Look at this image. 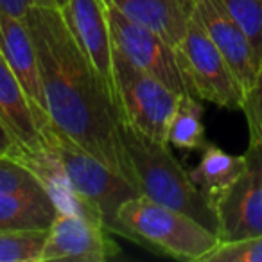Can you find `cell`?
I'll list each match as a JSON object with an SVG mask.
<instances>
[{
    "instance_id": "obj_4",
    "label": "cell",
    "mask_w": 262,
    "mask_h": 262,
    "mask_svg": "<svg viewBox=\"0 0 262 262\" xmlns=\"http://www.w3.org/2000/svg\"><path fill=\"white\" fill-rule=\"evenodd\" d=\"M119 221L133 243L157 248L158 253L182 260H203L221 243L217 233L196 219L155 203L142 194L120 205Z\"/></svg>"
},
{
    "instance_id": "obj_18",
    "label": "cell",
    "mask_w": 262,
    "mask_h": 262,
    "mask_svg": "<svg viewBox=\"0 0 262 262\" xmlns=\"http://www.w3.org/2000/svg\"><path fill=\"white\" fill-rule=\"evenodd\" d=\"M49 230H0V262H41Z\"/></svg>"
},
{
    "instance_id": "obj_21",
    "label": "cell",
    "mask_w": 262,
    "mask_h": 262,
    "mask_svg": "<svg viewBox=\"0 0 262 262\" xmlns=\"http://www.w3.org/2000/svg\"><path fill=\"white\" fill-rule=\"evenodd\" d=\"M43 185L41 180L15 157H0V194Z\"/></svg>"
},
{
    "instance_id": "obj_24",
    "label": "cell",
    "mask_w": 262,
    "mask_h": 262,
    "mask_svg": "<svg viewBox=\"0 0 262 262\" xmlns=\"http://www.w3.org/2000/svg\"><path fill=\"white\" fill-rule=\"evenodd\" d=\"M15 139L9 133V129L6 127V124L0 120V157H9L15 149Z\"/></svg>"
},
{
    "instance_id": "obj_3",
    "label": "cell",
    "mask_w": 262,
    "mask_h": 262,
    "mask_svg": "<svg viewBox=\"0 0 262 262\" xmlns=\"http://www.w3.org/2000/svg\"><path fill=\"white\" fill-rule=\"evenodd\" d=\"M120 139L129 157L137 189L142 196L196 219L219 235L214 203L192 182L190 172L172 157L169 144L144 135L124 120L120 124Z\"/></svg>"
},
{
    "instance_id": "obj_22",
    "label": "cell",
    "mask_w": 262,
    "mask_h": 262,
    "mask_svg": "<svg viewBox=\"0 0 262 262\" xmlns=\"http://www.w3.org/2000/svg\"><path fill=\"white\" fill-rule=\"evenodd\" d=\"M243 112L246 115L250 142H262V61L253 86L244 94Z\"/></svg>"
},
{
    "instance_id": "obj_12",
    "label": "cell",
    "mask_w": 262,
    "mask_h": 262,
    "mask_svg": "<svg viewBox=\"0 0 262 262\" xmlns=\"http://www.w3.org/2000/svg\"><path fill=\"white\" fill-rule=\"evenodd\" d=\"M59 11L79 49L88 56L92 65L115 95L112 59L113 43L108 15H106V2L104 0H69Z\"/></svg>"
},
{
    "instance_id": "obj_14",
    "label": "cell",
    "mask_w": 262,
    "mask_h": 262,
    "mask_svg": "<svg viewBox=\"0 0 262 262\" xmlns=\"http://www.w3.org/2000/svg\"><path fill=\"white\" fill-rule=\"evenodd\" d=\"M59 207L45 185L0 194V230H49Z\"/></svg>"
},
{
    "instance_id": "obj_19",
    "label": "cell",
    "mask_w": 262,
    "mask_h": 262,
    "mask_svg": "<svg viewBox=\"0 0 262 262\" xmlns=\"http://www.w3.org/2000/svg\"><path fill=\"white\" fill-rule=\"evenodd\" d=\"M225 8L232 18L241 26V29L250 38L251 47L258 59L262 61V0H223Z\"/></svg>"
},
{
    "instance_id": "obj_15",
    "label": "cell",
    "mask_w": 262,
    "mask_h": 262,
    "mask_svg": "<svg viewBox=\"0 0 262 262\" xmlns=\"http://www.w3.org/2000/svg\"><path fill=\"white\" fill-rule=\"evenodd\" d=\"M0 120L6 124L15 139V147L20 149L40 147L41 135L31 112L27 95L2 52H0Z\"/></svg>"
},
{
    "instance_id": "obj_5",
    "label": "cell",
    "mask_w": 262,
    "mask_h": 262,
    "mask_svg": "<svg viewBox=\"0 0 262 262\" xmlns=\"http://www.w3.org/2000/svg\"><path fill=\"white\" fill-rule=\"evenodd\" d=\"M115 97L122 120L144 135L167 144V127L180 95L139 69L115 47L112 51Z\"/></svg>"
},
{
    "instance_id": "obj_11",
    "label": "cell",
    "mask_w": 262,
    "mask_h": 262,
    "mask_svg": "<svg viewBox=\"0 0 262 262\" xmlns=\"http://www.w3.org/2000/svg\"><path fill=\"white\" fill-rule=\"evenodd\" d=\"M0 52L11 67L18 83L22 84L36 126L40 129L41 124L49 122L51 119L47 113V101L41 84L36 49L27 29L26 18L0 13Z\"/></svg>"
},
{
    "instance_id": "obj_6",
    "label": "cell",
    "mask_w": 262,
    "mask_h": 262,
    "mask_svg": "<svg viewBox=\"0 0 262 262\" xmlns=\"http://www.w3.org/2000/svg\"><path fill=\"white\" fill-rule=\"evenodd\" d=\"M174 51L189 94L219 108L243 110V86L196 16Z\"/></svg>"
},
{
    "instance_id": "obj_7",
    "label": "cell",
    "mask_w": 262,
    "mask_h": 262,
    "mask_svg": "<svg viewBox=\"0 0 262 262\" xmlns=\"http://www.w3.org/2000/svg\"><path fill=\"white\" fill-rule=\"evenodd\" d=\"M106 15L112 43L120 54L126 56L139 69L157 77L178 95L187 94L185 81L176 59V51L160 34L129 20L110 2H106Z\"/></svg>"
},
{
    "instance_id": "obj_25",
    "label": "cell",
    "mask_w": 262,
    "mask_h": 262,
    "mask_svg": "<svg viewBox=\"0 0 262 262\" xmlns=\"http://www.w3.org/2000/svg\"><path fill=\"white\" fill-rule=\"evenodd\" d=\"M67 2H69V0H54V6H56V8H59V9H61L63 6L67 4Z\"/></svg>"
},
{
    "instance_id": "obj_8",
    "label": "cell",
    "mask_w": 262,
    "mask_h": 262,
    "mask_svg": "<svg viewBox=\"0 0 262 262\" xmlns=\"http://www.w3.org/2000/svg\"><path fill=\"white\" fill-rule=\"evenodd\" d=\"M246 169L215 201L221 243L262 235V142H250Z\"/></svg>"
},
{
    "instance_id": "obj_16",
    "label": "cell",
    "mask_w": 262,
    "mask_h": 262,
    "mask_svg": "<svg viewBox=\"0 0 262 262\" xmlns=\"http://www.w3.org/2000/svg\"><path fill=\"white\" fill-rule=\"evenodd\" d=\"M246 169L244 155H230L214 144H207L201 155V160L190 172L192 182L200 190L214 203L239 180Z\"/></svg>"
},
{
    "instance_id": "obj_13",
    "label": "cell",
    "mask_w": 262,
    "mask_h": 262,
    "mask_svg": "<svg viewBox=\"0 0 262 262\" xmlns=\"http://www.w3.org/2000/svg\"><path fill=\"white\" fill-rule=\"evenodd\" d=\"M129 20L160 34L172 49L183 41L196 0H106Z\"/></svg>"
},
{
    "instance_id": "obj_9",
    "label": "cell",
    "mask_w": 262,
    "mask_h": 262,
    "mask_svg": "<svg viewBox=\"0 0 262 262\" xmlns=\"http://www.w3.org/2000/svg\"><path fill=\"white\" fill-rule=\"evenodd\" d=\"M102 223L76 212H59L49 228L41 262H102L120 253Z\"/></svg>"
},
{
    "instance_id": "obj_20",
    "label": "cell",
    "mask_w": 262,
    "mask_h": 262,
    "mask_svg": "<svg viewBox=\"0 0 262 262\" xmlns=\"http://www.w3.org/2000/svg\"><path fill=\"white\" fill-rule=\"evenodd\" d=\"M201 262H262V235L219 243Z\"/></svg>"
},
{
    "instance_id": "obj_2",
    "label": "cell",
    "mask_w": 262,
    "mask_h": 262,
    "mask_svg": "<svg viewBox=\"0 0 262 262\" xmlns=\"http://www.w3.org/2000/svg\"><path fill=\"white\" fill-rule=\"evenodd\" d=\"M40 147H15L9 157L26 164L41 180L59 212L83 214L131 241L119 221V208L124 201L140 196L139 189L77 146L51 120L40 126Z\"/></svg>"
},
{
    "instance_id": "obj_17",
    "label": "cell",
    "mask_w": 262,
    "mask_h": 262,
    "mask_svg": "<svg viewBox=\"0 0 262 262\" xmlns=\"http://www.w3.org/2000/svg\"><path fill=\"white\" fill-rule=\"evenodd\" d=\"M167 144L183 151H203L207 146L203 126V104L192 94H182L169 120Z\"/></svg>"
},
{
    "instance_id": "obj_10",
    "label": "cell",
    "mask_w": 262,
    "mask_h": 262,
    "mask_svg": "<svg viewBox=\"0 0 262 262\" xmlns=\"http://www.w3.org/2000/svg\"><path fill=\"white\" fill-rule=\"evenodd\" d=\"M194 16L219 49L246 94L253 86L258 74V59L250 38L232 18L223 0H196Z\"/></svg>"
},
{
    "instance_id": "obj_1",
    "label": "cell",
    "mask_w": 262,
    "mask_h": 262,
    "mask_svg": "<svg viewBox=\"0 0 262 262\" xmlns=\"http://www.w3.org/2000/svg\"><path fill=\"white\" fill-rule=\"evenodd\" d=\"M26 24L36 49L51 122L137 187L120 139L119 102L74 40L59 8L33 6L27 9Z\"/></svg>"
},
{
    "instance_id": "obj_23",
    "label": "cell",
    "mask_w": 262,
    "mask_h": 262,
    "mask_svg": "<svg viewBox=\"0 0 262 262\" xmlns=\"http://www.w3.org/2000/svg\"><path fill=\"white\" fill-rule=\"evenodd\" d=\"M33 6H54V0H0V13L26 18L27 9Z\"/></svg>"
}]
</instances>
